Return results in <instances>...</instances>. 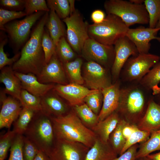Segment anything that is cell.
<instances>
[{
    "label": "cell",
    "instance_id": "d590c367",
    "mask_svg": "<svg viewBox=\"0 0 160 160\" xmlns=\"http://www.w3.org/2000/svg\"><path fill=\"white\" fill-rule=\"evenodd\" d=\"M2 32H0V69L7 65H12L20 58L21 52L19 51L15 54L14 56L11 58L8 57L4 52V47L8 41V38Z\"/></svg>",
    "mask_w": 160,
    "mask_h": 160
},
{
    "label": "cell",
    "instance_id": "ee69618b",
    "mask_svg": "<svg viewBox=\"0 0 160 160\" xmlns=\"http://www.w3.org/2000/svg\"><path fill=\"white\" fill-rule=\"evenodd\" d=\"M23 150L24 160H33L39 150L33 143L24 135Z\"/></svg>",
    "mask_w": 160,
    "mask_h": 160
},
{
    "label": "cell",
    "instance_id": "2e32d148",
    "mask_svg": "<svg viewBox=\"0 0 160 160\" xmlns=\"http://www.w3.org/2000/svg\"><path fill=\"white\" fill-rule=\"evenodd\" d=\"M160 28H151L141 26L135 28H129L126 36L135 45L139 54L148 53L150 41L156 39L160 42V37L156 35Z\"/></svg>",
    "mask_w": 160,
    "mask_h": 160
},
{
    "label": "cell",
    "instance_id": "30bf717a",
    "mask_svg": "<svg viewBox=\"0 0 160 160\" xmlns=\"http://www.w3.org/2000/svg\"><path fill=\"white\" fill-rule=\"evenodd\" d=\"M81 54L88 61L96 62L105 68H111L115 56L114 45L103 44L89 37L85 41Z\"/></svg>",
    "mask_w": 160,
    "mask_h": 160
},
{
    "label": "cell",
    "instance_id": "ac0fdd59",
    "mask_svg": "<svg viewBox=\"0 0 160 160\" xmlns=\"http://www.w3.org/2000/svg\"><path fill=\"white\" fill-rule=\"evenodd\" d=\"M1 97L2 106L0 112V128L9 129L17 119L23 106L20 101L12 97Z\"/></svg>",
    "mask_w": 160,
    "mask_h": 160
},
{
    "label": "cell",
    "instance_id": "9f6ffc18",
    "mask_svg": "<svg viewBox=\"0 0 160 160\" xmlns=\"http://www.w3.org/2000/svg\"><path fill=\"white\" fill-rule=\"evenodd\" d=\"M156 28H160V19L159 20Z\"/></svg>",
    "mask_w": 160,
    "mask_h": 160
},
{
    "label": "cell",
    "instance_id": "8d00e7d4",
    "mask_svg": "<svg viewBox=\"0 0 160 160\" xmlns=\"http://www.w3.org/2000/svg\"><path fill=\"white\" fill-rule=\"evenodd\" d=\"M41 44L44 54L45 65L49 61L55 53L56 46L47 30L45 29L41 40Z\"/></svg>",
    "mask_w": 160,
    "mask_h": 160
},
{
    "label": "cell",
    "instance_id": "ab89813d",
    "mask_svg": "<svg viewBox=\"0 0 160 160\" xmlns=\"http://www.w3.org/2000/svg\"><path fill=\"white\" fill-rule=\"evenodd\" d=\"M103 96L101 90L89 95L85 97L84 103L96 114L98 115L101 110Z\"/></svg>",
    "mask_w": 160,
    "mask_h": 160
},
{
    "label": "cell",
    "instance_id": "44dd1931",
    "mask_svg": "<svg viewBox=\"0 0 160 160\" xmlns=\"http://www.w3.org/2000/svg\"><path fill=\"white\" fill-rule=\"evenodd\" d=\"M137 127L151 134L160 129V105L153 99L149 101L146 111Z\"/></svg>",
    "mask_w": 160,
    "mask_h": 160
},
{
    "label": "cell",
    "instance_id": "ffe728a7",
    "mask_svg": "<svg viewBox=\"0 0 160 160\" xmlns=\"http://www.w3.org/2000/svg\"><path fill=\"white\" fill-rule=\"evenodd\" d=\"M14 72L21 82L22 89L37 97H41L55 87L53 83L40 82L36 76L32 73L25 74Z\"/></svg>",
    "mask_w": 160,
    "mask_h": 160
},
{
    "label": "cell",
    "instance_id": "5bb4252c",
    "mask_svg": "<svg viewBox=\"0 0 160 160\" xmlns=\"http://www.w3.org/2000/svg\"><path fill=\"white\" fill-rule=\"evenodd\" d=\"M37 77L38 81L43 84L56 83L63 85L68 84L63 64L55 53Z\"/></svg>",
    "mask_w": 160,
    "mask_h": 160
},
{
    "label": "cell",
    "instance_id": "cb8c5ba5",
    "mask_svg": "<svg viewBox=\"0 0 160 160\" xmlns=\"http://www.w3.org/2000/svg\"><path fill=\"white\" fill-rule=\"evenodd\" d=\"M120 119L119 114L115 111L103 120L99 121L91 129L101 140L108 143L110 135Z\"/></svg>",
    "mask_w": 160,
    "mask_h": 160
},
{
    "label": "cell",
    "instance_id": "7dc6e473",
    "mask_svg": "<svg viewBox=\"0 0 160 160\" xmlns=\"http://www.w3.org/2000/svg\"><path fill=\"white\" fill-rule=\"evenodd\" d=\"M106 16L103 11L100 9L94 10L91 13V18L95 24H98L103 22Z\"/></svg>",
    "mask_w": 160,
    "mask_h": 160
},
{
    "label": "cell",
    "instance_id": "d4e9b609",
    "mask_svg": "<svg viewBox=\"0 0 160 160\" xmlns=\"http://www.w3.org/2000/svg\"><path fill=\"white\" fill-rule=\"evenodd\" d=\"M50 11L46 22V26L50 36L56 46L60 39L66 36V30L64 24L55 10L49 8Z\"/></svg>",
    "mask_w": 160,
    "mask_h": 160
},
{
    "label": "cell",
    "instance_id": "7a4b0ae2",
    "mask_svg": "<svg viewBox=\"0 0 160 160\" xmlns=\"http://www.w3.org/2000/svg\"><path fill=\"white\" fill-rule=\"evenodd\" d=\"M55 139L81 143L89 148L97 137L82 122L74 111L57 117L50 116Z\"/></svg>",
    "mask_w": 160,
    "mask_h": 160
},
{
    "label": "cell",
    "instance_id": "836d02e7",
    "mask_svg": "<svg viewBox=\"0 0 160 160\" xmlns=\"http://www.w3.org/2000/svg\"><path fill=\"white\" fill-rule=\"evenodd\" d=\"M19 101L23 107L36 112L42 111L41 98L31 94L25 89H22Z\"/></svg>",
    "mask_w": 160,
    "mask_h": 160
},
{
    "label": "cell",
    "instance_id": "6da1fadb",
    "mask_svg": "<svg viewBox=\"0 0 160 160\" xmlns=\"http://www.w3.org/2000/svg\"><path fill=\"white\" fill-rule=\"evenodd\" d=\"M49 14V12H45L33 28L29 39L22 48L20 58L12 65L14 71L32 73L36 76L40 73L45 65L41 40Z\"/></svg>",
    "mask_w": 160,
    "mask_h": 160
},
{
    "label": "cell",
    "instance_id": "9a60e30c",
    "mask_svg": "<svg viewBox=\"0 0 160 160\" xmlns=\"http://www.w3.org/2000/svg\"><path fill=\"white\" fill-rule=\"evenodd\" d=\"M53 89L73 107L83 103L85 97L100 90L90 89L82 85L71 83L57 84Z\"/></svg>",
    "mask_w": 160,
    "mask_h": 160
},
{
    "label": "cell",
    "instance_id": "484cf974",
    "mask_svg": "<svg viewBox=\"0 0 160 160\" xmlns=\"http://www.w3.org/2000/svg\"><path fill=\"white\" fill-rule=\"evenodd\" d=\"M160 62L155 64L149 72L139 81L140 85L148 90H152L156 95L160 90Z\"/></svg>",
    "mask_w": 160,
    "mask_h": 160
},
{
    "label": "cell",
    "instance_id": "f907efd6",
    "mask_svg": "<svg viewBox=\"0 0 160 160\" xmlns=\"http://www.w3.org/2000/svg\"><path fill=\"white\" fill-rule=\"evenodd\" d=\"M146 157L151 160H160V152L153 154H150Z\"/></svg>",
    "mask_w": 160,
    "mask_h": 160
},
{
    "label": "cell",
    "instance_id": "d6a6232c",
    "mask_svg": "<svg viewBox=\"0 0 160 160\" xmlns=\"http://www.w3.org/2000/svg\"><path fill=\"white\" fill-rule=\"evenodd\" d=\"M144 4L149 15V27L156 28L160 19V0H145Z\"/></svg>",
    "mask_w": 160,
    "mask_h": 160
},
{
    "label": "cell",
    "instance_id": "7c38bea8",
    "mask_svg": "<svg viewBox=\"0 0 160 160\" xmlns=\"http://www.w3.org/2000/svg\"><path fill=\"white\" fill-rule=\"evenodd\" d=\"M83 72L84 83L90 89L102 90L112 84L105 68L96 62L87 61Z\"/></svg>",
    "mask_w": 160,
    "mask_h": 160
},
{
    "label": "cell",
    "instance_id": "11a10c76",
    "mask_svg": "<svg viewBox=\"0 0 160 160\" xmlns=\"http://www.w3.org/2000/svg\"><path fill=\"white\" fill-rule=\"evenodd\" d=\"M138 160H151L146 157H145L138 159Z\"/></svg>",
    "mask_w": 160,
    "mask_h": 160
},
{
    "label": "cell",
    "instance_id": "603a6c76",
    "mask_svg": "<svg viewBox=\"0 0 160 160\" xmlns=\"http://www.w3.org/2000/svg\"><path fill=\"white\" fill-rule=\"evenodd\" d=\"M117 155L109 142L105 143L97 137L84 160H112L117 157Z\"/></svg>",
    "mask_w": 160,
    "mask_h": 160
},
{
    "label": "cell",
    "instance_id": "7402d4cb",
    "mask_svg": "<svg viewBox=\"0 0 160 160\" xmlns=\"http://www.w3.org/2000/svg\"><path fill=\"white\" fill-rule=\"evenodd\" d=\"M12 65L5 66L1 70L0 81L5 86L4 92L19 101L22 87L20 80L15 74Z\"/></svg>",
    "mask_w": 160,
    "mask_h": 160
},
{
    "label": "cell",
    "instance_id": "681fc988",
    "mask_svg": "<svg viewBox=\"0 0 160 160\" xmlns=\"http://www.w3.org/2000/svg\"><path fill=\"white\" fill-rule=\"evenodd\" d=\"M33 160H50L48 156L44 151L39 150Z\"/></svg>",
    "mask_w": 160,
    "mask_h": 160
},
{
    "label": "cell",
    "instance_id": "f5cc1de1",
    "mask_svg": "<svg viewBox=\"0 0 160 160\" xmlns=\"http://www.w3.org/2000/svg\"><path fill=\"white\" fill-rule=\"evenodd\" d=\"M131 2L137 4H144V0H129Z\"/></svg>",
    "mask_w": 160,
    "mask_h": 160
},
{
    "label": "cell",
    "instance_id": "f35d334b",
    "mask_svg": "<svg viewBox=\"0 0 160 160\" xmlns=\"http://www.w3.org/2000/svg\"><path fill=\"white\" fill-rule=\"evenodd\" d=\"M24 135L16 134L10 148L8 160H24L23 154Z\"/></svg>",
    "mask_w": 160,
    "mask_h": 160
},
{
    "label": "cell",
    "instance_id": "c3c4849f",
    "mask_svg": "<svg viewBox=\"0 0 160 160\" xmlns=\"http://www.w3.org/2000/svg\"><path fill=\"white\" fill-rule=\"evenodd\" d=\"M137 128L136 126L127 123L124 127L122 131L124 138L127 140Z\"/></svg>",
    "mask_w": 160,
    "mask_h": 160
},
{
    "label": "cell",
    "instance_id": "60d3db41",
    "mask_svg": "<svg viewBox=\"0 0 160 160\" xmlns=\"http://www.w3.org/2000/svg\"><path fill=\"white\" fill-rule=\"evenodd\" d=\"M24 9L26 16L39 11H50L47 1L44 0H25Z\"/></svg>",
    "mask_w": 160,
    "mask_h": 160
},
{
    "label": "cell",
    "instance_id": "4316f807",
    "mask_svg": "<svg viewBox=\"0 0 160 160\" xmlns=\"http://www.w3.org/2000/svg\"><path fill=\"white\" fill-rule=\"evenodd\" d=\"M157 150H160V129L152 132L150 137L140 145L136 153V159L146 157Z\"/></svg>",
    "mask_w": 160,
    "mask_h": 160
},
{
    "label": "cell",
    "instance_id": "74e56055",
    "mask_svg": "<svg viewBox=\"0 0 160 160\" xmlns=\"http://www.w3.org/2000/svg\"><path fill=\"white\" fill-rule=\"evenodd\" d=\"M151 135L150 132L140 129L137 128L126 140L125 143L121 150L120 155L125 152L132 145L138 143L146 141L149 139Z\"/></svg>",
    "mask_w": 160,
    "mask_h": 160
},
{
    "label": "cell",
    "instance_id": "4fadbf2b",
    "mask_svg": "<svg viewBox=\"0 0 160 160\" xmlns=\"http://www.w3.org/2000/svg\"><path fill=\"white\" fill-rule=\"evenodd\" d=\"M114 47L115 56L111 68L113 77L116 79L130 56H136L139 53L135 44L126 36L119 39Z\"/></svg>",
    "mask_w": 160,
    "mask_h": 160
},
{
    "label": "cell",
    "instance_id": "f1b7e54d",
    "mask_svg": "<svg viewBox=\"0 0 160 160\" xmlns=\"http://www.w3.org/2000/svg\"><path fill=\"white\" fill-rule=\"evenodd\" d=\"M74 107V111L82 122L91 129L98 123V115L84 103Z\"/></svg>",
    "mask_w": 160,
    "mask_h": 160
},
{
    "label": "cell",
    "instance_id": "83f0119b",
    "mask_svg": "<svg viewBox=\"0 0 160 160\" xmlns=\"http://www.w3.org/2000/svg\"><path fill=\"white\" fill-rule=\"evenodd\" d=\"M63 64L66 74L71 83L80 85L84 83L81 74L83 60L81 58L77 57L72 61Z\"/></svg>",
    "mask_w": 160,
    "mask_h": 160
},
{
    "label": "cell",
    "instance_id": "4dcf8cb0",
    "mask_svg": "<svg viewBox=\"0 0 160 160\" xmlns=\"http://www.w3.org/2000/svg\"><path fill=\"white\" fill-rule=\"evenodd\" d=\"M35 112L32 109L23 107L18 118L14 123L13 130L17 134L24 135Z\"/></svg>",
    "mask_w": 160,
    "mask_h": 160
},
{
    "label": "cell",
    "instance_id": "7bdbcfd3",
    "mask_svg": "<svg viewBox=\"0 0 160 160\" xmlns=\"http://www.w3.org/2000/svg\"><path fill=\"white\" fill-rule=\"evenodd\" d=\"M25 16L24 11H11L0 8V28L8 23Z\"/></svg>",
    "mask_w": 160,
    "mask_h": 160
},
{
    "label": "cell",
    "instance_id": "9c48e42d",
    "mask_svg": "<svg viewBox=\"0 0 160 160\" xmlns=\"http://www.w3.org/2000/svg\"><path fill=\"white\" fill-rule=\"evenodd\" d=\"M145 97L144 92L138 86L121 88L119 104L116 111L129 117L140 115L144 108Z\"/></svg>",
    "mask_w": 160,
    "mask_h": 160
},
{
    "label": "cell",
    "instance_id": "ba28073f",
    "mask_svg": "<svg viewBox=\"0 0 160 160\" xmlns=\"http://www.w3.org/2000/svg\"><path fill=\"white\" fill-rule=\"evenodd\" d=\"M66 26L67 41L73 50L79 54L85 41L89 38L88 31L89 24L84 21L77 9L70 15L63 20Z\"/></svg>",
    "mask_w": 160,
    "mask_h": 160
},
{
    "label": "cell",
    "instance_id": "277c9868",
    "mask_svg": "<svg viewBox=\"0 0 160 160\" xmlns=\"http://www.w3.org/2000/svg\"><path fill=\"white\" fill-rule=\"evenodd\" d=\"M129 28L118 16L107 14L102 23L89 24L88 31L89 38L103 44L114 45L126 35Z\"/></svg>",
    "mask_w": 160,
    "mask_h": 160
},
{
    "label": "cell",
    "instance_id": "6f0895ef",
    "mask_svg": "<svg viewBox=\"0 0 160 160\" xmlns=\"http://www.w3.org/2000/svg\"></svg>",
    "mask_w": 160,
    "mask_h": 160
},
{
    "label": "cell",
    "instance_id": "5b68a950",
    "mask_svg": "<svg viewBox=\"0 0 160 160\" xmlns=\"http://www.w3.org/2000/svg\"><path fill=\"white\" fill-rule=\"evenodd\" d=\"M104 7L107 14L118 16L129 27L135 24L149 23L148 14L144 4H135L130 1L108 0L105 1Z\"/></svg>",
    "mask_w": 160,
    "mask_h": 160
},
{
    "label": "cell",
    "instance_id": "f546056e",
    "mask_svg": "<svg viewBox=\"0 0 160 160\" xmlns=\"http://www.w3.org/2000/svg\"><path fill=\"white\" fill-rule=\"evenodd\" d=\"M127 123L124 119H121L109 137L108 142L117 154H120L126 142L122 131Z\"/></svg>",
    "mask_w": 160,
    "mask_h": 160
},
{
    "label": "cell",
    "instance_id": "8fae6325",
    "mask_svg": "<svg viewBox=\"0 0 160 160\" xmlns=\"http://www.w3.org/2000/svg\"><path fill=\"white\" fill-rule=\"evenodd\" d=\"M89 149L79 143L56 139L47 155L50 160H84Z\"/></svg>",
    "mask_w": 160,
    "mask_h": 160
},
{
    "label": "cell",
    "instance_id": "e575fe53",
    "mask_svg": "<svg viewBox=\"0 0 160 160\" xmlns=\"http://www.w3.org/2000/svg\"><path fill=\"white\" fill-rule=\"evenodd\" d=\"M49 8L53 9L60 19H64L70 15L68 0H48L46 1Z\"/></svg>",
    "mask_w": 160,
    "mask_h": 160
},
{
    "label": "cell",
    "instance_id": "db71d44e",
    "mask_svg": "<svg viewBox=\"0 0 160 160\" xmlns=\"http://www.w3.org/2000/svg\"><path fill=\"white\" fill-rule=\"evenodd\" d=\"M155 95L158 99L159 101V103L158 104L160 105V90L159 92L156 95Z\"/></svg>",
    "mask_w": 160,
    "mask_h": 160
},
{
    "label": "cell",
    "instance_id": "816d5d0a",
    "mask_svg": "<svg viewBox=\"0 0 160 160\" xmlns=\"http://www.w3.org/2000/svg\"><path fill=\"white\" fill-rule=\"evenodd\" d=\"M69 4L70 8V14L73 13L76 10L75 7V1L69 0Z\"/></svg>",
    "mask_w": 160,
    "mask_h": 160
},
{
    "label": "cell",
    "instance_id": "e0dca14e",
    "mask_svg": "<svg viewBox=\"0 0 160 160\" xmlns=\"http://www.w3.org/2000/svg\"><path fill=\"white\" fill-rule=\"evenodd\" d=\"M120 82L117 81L101 90L103 99L102 108L98 115V122L103 120L117 109L120 99Z\"/></svg>",
    "mask_w": 160,
    "mask_h": 160
},
{
    "label": "cell",
    "instance_id": "f6af8a7d",
    "mask_svg": "<svg viewBox=\"0 0 160 160\" xmlns=\"http://www.w3.org/2000/svg\"><path fill=\"white\" fill-rule=\"evenodd\" d=\"M25 0H0L1 8L16 11H23L25 9Z\"/></svg>",
    "mask_w": 160,
    "mask_h": 160
},
{
    "label": "cell",
    "instance_id": "52a82bcc",
    "mask_svg": "<svg viewBox=\"0 0 160 160\" xmlns=\"http://www.w3.org/2000/svg\"><path fill=\"white\" fill-rule=\"evenodd\" d=\"M160 60L159 56L149 53L129 57L122 69L125 80L139 82Z\"/></svg>",
    "mask_w": 160,
    "mask_h": 160
},
{
    "label": "cell",
    "instance_id": "d6986e66",
    "mask_svg": "<svg viewBox=\"0 0 160 160\" xmlns=\"http://www.w3.org/2000/svg\"><path fill=\"white\" fill-rule=\"evenodd\" d=\"M53 89L41 97V111L49 116L64 115L68 113V106Z\"/></svg>",
    "mask_w": 160,
    "mask_h": 160
},
{
    "label": "cell",
    "instance_id": "bcb514c9",
    "mask_svg": "<svg viewBox=\"0 0 160 160\" xmlns=\"http://www.w3.org/2000/svg\"><path fill=\"white\" fill-rule=\"evenodd\" d=\"M138 145L135 144L128 149L125 152L118 157H116L112 160H136V156Z\"/></svg>",
    "mask_w": 160,
    "mask_h": 160
},
{
    "label": "cell",
    "instance_id": "1f68e13d",
    "mask_svg": "<svg viewBox=\"0 0 160 160\" xmlns=\"http://www.w3.org/2000/svg\"><path fill=\"white\" fill-rule=\"evenodd\" d=\"M55 53L63 63L72 61L76 58L75 52L65 37L61 38L58 41L56 46Z\"/></svg>",
    "mask_w": 160,
    "mask_h": 160
},
{
    "label": "cell",
    "instance_id": "b9f144b4",
    "mask_svg": "<svg viewBox=\"0 0 160 160\" xmlns=\"http://www.w3.org/2000/svg\"><path fill=\"white\" fill-rule=\"evenodd\" d=\"M13 130H9L2 135L0 139V160H4L16 135Z\"/></svg>",
    "mask_w": 160,
    "mask_h": 160
},
{
    "label": "cell",
    "instance_id": "3957f363",
    "mask_svg": "<svg viewBox=\"0 0 160 160\" xmlns=\"http://www.w3.org/2000/svg\"><path fill=\"white\" fill-rule=\"evenodd\" d=\"M24 135L47 155L56 139L50 117L41 111L35 112Z\"/></svg>",
    "mask_w": 160,
    "mask_h": 160
},
{
    "label": "cell",
    "instance_id": "8992f818",
    "mask_svg": "<svg viewBox=\"0 0 160 160\" xmlns=\"http://www.w3.org/2000/svg\"><path fill=\"white\" fill-rule=\"evenodd\" d=\"M46 12H35L26 16L22 20L11 21L0 28L1 30L7 33L15 54L19 52L20 49L22 48L28 40L32 27Z\"/></svg>",
    "mask_w": 160,
    "mask_h": 160
}]
</instances>
